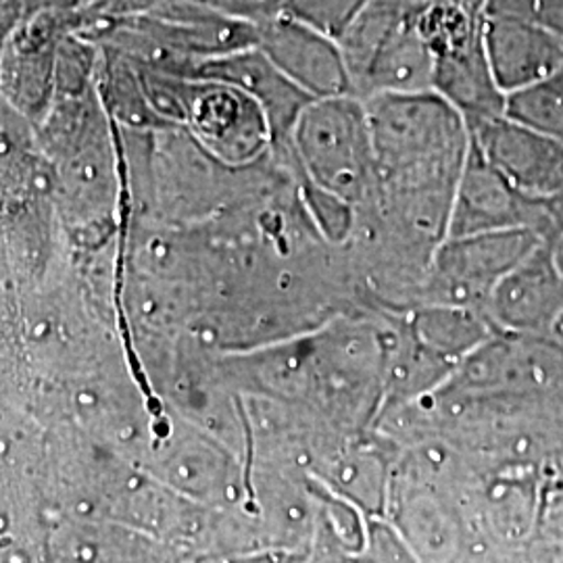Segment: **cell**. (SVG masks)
<instances>
[{
	"mask_svg": "<svg viewBox=\"0 0 563 563\" xmlns=\"http://www.w3.org/2000/svg\"><path fill=\"white\" fill-rule=\"evenodd\" d=\"M365 102L378 199L390 207L451 213L472 134L437 92L384 95Z\"/></svg>",
	"mask_w": 563,
	"mask_h": 563,
	"instance_id": "cell-1",
	"label": "cell"
},
{
	"mask_svg": "<svg viewBox=\"0 0 563 563\" xmlns=\"http://www.w3.org/2000/svg\"><path fill=\"white\" fill-rule=\"evenodd\" d=\"M418 0H372L339 38L353 97L432 92L434 59L418 30Z\"/></svg>",
	"mask_w": 563,
	"mask_h": 563,
	"instance_id": "cell-2",
	"label": "cell"
},
{
	"mask_svg": "<svg viewBox=\"0 0 563 563\" xmlns=\"http://www.w3.org/2000/svg\"><path fill=\"white\" fill-rule=\"evenodd\" d=\"M301 174L349 205L376 190L374 144L365 102L357 97L311 101L290 132Z\"/></svg>",
	"mask_w": 563,
	"mask_h": 563,
	"instance_id": "cell-3",
	"label": "cell"
},
{
	"mask_svg": "<svg viewBox=\"0 0 563 563\" xmlns=\"http://www.w3.org/2000/svg\"><path fill=\"white\" fill-rule=\"evenodd\" d=\"M169 97L172 111L190 121L202 141L223 157L251 159L274 144L262 104L236 86L201 80L181 84Z\"/></svg>",
	"mask_w": 563,
	"mask_h": 563,
	"instance_id": "cell-4",
	"label": "cell"
},
{
	"mask_svg": "<svg viewBox=\"0 0 563 563\" xmlns=\"http://www.w3.org/2000/svg\"><path fill=\"white\" fill-rule=\"evenodd\" d=\"M547 202L551 201L523 197L484 159L481 148L472 141L455 188L446 236L463 239L518 228L539 234V225L547 220Z\"/></svg>",
	"mask_w": 563,
	"mask_h": 563,
	"instance_id": "cell-5",
	"label": "cell"
},
{
	"mask_svg": "<svg viewBox=\"0 0 563 563\" xmlns=\"http://www.w3.org/2000/svg\"><path fill=\"white\" fill-rule=\"evenodd\" d=\"M470 134L484 159L523 197L537 201L562 197V142L507 115L484 121Z\"/></svg>",
	"mask_w": 563,
	"mask_h": 563,
	"instance_id": "cell-6",
	"label": "cell"
},
{
	"mask_svg": "<svg viewBox=\"0 0 563 563\" xmlns=\"http://www.w3.org/2000/svg\"><path fill=\"white\" fill-rule=\"evenodd\" d=\"M257 51L311 101L353 97L339 42L288 15L257 25Z\"/></svg>",
	"mask_w": 563,
	"mask_h": 563,
	"instance_id": "cell-7",
	"label": "cell"
},
{
	"mask_svg": "<svg viewBox=\"0 0 563 563\" xmlns=\"http://www.w3.org/2000/svg\"><path fill=\"white\" fill-rule=\"evenodd\" d=\"M483 42L493 78L505 97L553 76L563 65V36L537 21L484 13Z\"/></svg>",
	"mask_w": 563,
	"mask_h": 563,
	"instance_id": "cell-8",
	"label": "cell"
},
{
	"mask_svg": "<svg viewBox=\"0 0 563 563\" xmlns=\"http://www.w3.org/2000/svg\"><path fill=\"white\" fill-rule=\"evenodd\" d=\"M197 76L201 80L236 86L260 102L272 125L274 144L288 142L302 109L311 102L257 48H246L225 57L209 59L197 67Z\"/></svg>",
	"mask_w": 563,
	"mask_h": 563,
	"instance_id": "cell-9",
	"label": "cell"
},
{
	"mask_svg": "<svg viewBox=\"0 0 563 563\" xmlns=\"http://www.w3.org/2000/svg\"><path fill=\"white\" fill-rule=\"evenodd\" d=\"M432 92L462 115L470 132L484 121L505 115L507 97L493 78L483 34L462 48L434 59Z\"/></svg>",
	"mask_w": 563,
	"mask_h": 563,
	"instance_id": "cell-10",
	"label": "cell"
},
{
	"mask_svg": "<svg viewBox=\"0 0 563 563\" xmlns=\"http://www.w3.org/2000/svg\"><path fill=\"white\" fill-rule=\"evenodd\" d=\"M505 115L563 144V65L541 84L507 97Z\"/></svg>",
	"mask_w": 563,
	"mask_h": 563,
	"instance_id": "cell-11",
	"label": "cell"
},
{
	"mask_svg": "<svg viewBox=\"0 0 563 563\" xmlns=\"http://www.w3.org/2000/svg\"><path fill=\"white\" fill-rule=\"evenodd\" d=\"M372 0H288L284 15L339 41Z\"/></svg>",
	"mask_w": 563,
	"mask_h": 563,
	"instance_id": "cell-12",
	"label": "cell"
},
{
	"mask_svg": "<svg viewBox=\"0 0 563 563\" xmlns=\"http://www.w3.org/2000/svg\"><path fill=\"white\" fill-rule=\"evenodd\" d=\"M353 563H418V560L397 532L383 523H374Z\"/></svg>",
	"mask_w": 563,
	"mask_h": 563,
	"instance_id": "cell-13",
	"label": "cell"
},
{
	"mask_svg": "<svg viewBox=\"0 0 563 563\" xmlns=\"http://www.w3.org/2000/svg\"><path fill=\"white\" fill-rule=\"evenodd\" d=\"M484 13L537 21L563 36V0H488Z\"/></svg>",
	"mask_w": 563,
	"mask_h": 563,
	"instance_id": "cell-14",
	"label": "cell"
},
{
	"mask_svg": "<svg viewBox=\"0 0 563 563\" xmlns=\"http://www.w3.org/2000/svg\"><path fill=\"white\" fill-rule=\"evenodd\" d=\"M223 18L260 25L265 21L280 18L286 11L288 0H195Z\"/></svg>",
	"mask_w": 563,
	"mask_h": 563,
	"instance_id": "cell-15",
	"label": "cell"
},
{
	"mask_svg": "<svg viewBox=\"0 0 563 563\" xmlns=\"http://www.w3.org/2000/svg\"><path fill=\"white\" fill-rule=\"evenodd\" d=\"M463 7H467L472 13H476V15H484V11H486V4H488V0H460Z\"/></svg>",
	"mask_w": 563,
	"mask_h": 563,
	"instance_id": "cell-16",
	"label": "cell"
},
{
	"mask_svg": "<svg viewBox=\"0 0 563 563\" xmlns=\"http://www.w3.org/2000/svg\"><path fill=\"white\" fill-rule=\"evenodd\" d=\"M418 2H428V0H418Z\"/></svg>",
	"mask_w": 563,
	"mask_h": 563,
	"instance_id": "cell-17",
	"label": "cell"
}]
</instances>
